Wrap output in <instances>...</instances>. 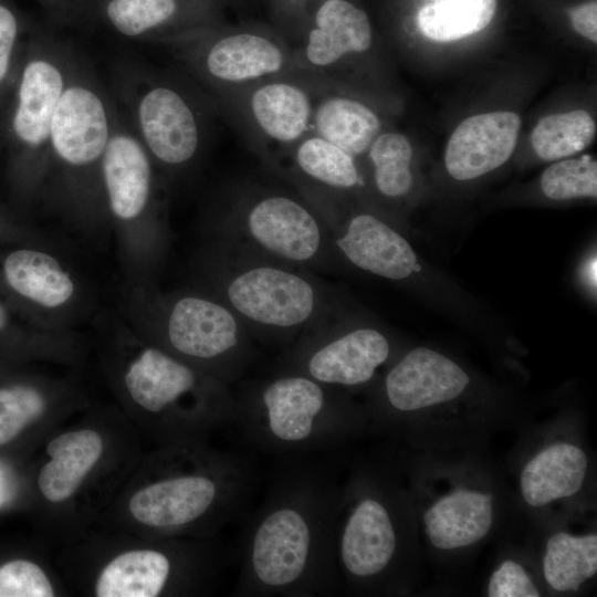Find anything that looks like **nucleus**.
Instances as JSON below:
<instances>
[{"mask_svg": "<svg viewBox=\"0 0 597 597\" xmlns=\"http://www.w3.org/2000/svg\"><path fill=\"white\" fill-rule=\"evenodd\" d=\"M45 399L35 388L15 385L0 388V446L12 441L45 410Z\"/></svg>", "mask_w": 597, "mask_h": 597, "instance_id": "nucleus-32", "label": "nucleus"}, {"mask_svg": "<svg viewBox=\"0 0 597 597\" xmlns=\"http://www.w3.org/2000/svg\"><path fill=\"white\" fill-rule=\"evenodd\" d=\"M596 266H597V262H596V256L591 258L590 261L588 262V265L586 268V276H587V281L589 283V285L594 289H596Z\"/></svg>", "mask_w": 597, "mask_h": 597, "instance_id": "nucleus-37", "label": "nucleus"}, {"mask_svg": "<svg viewBox=\"0 0 597 597\" xmlns=\"http://www.w3.org/2000/svg\"><path fill=\"white\" fill-rule=\"evenodd\" d=\"M389 355L390 344L381 331L343 329L332 314L294 342L274 374H298L337 389L354 388L369 383Z\"/></svg>", "mask_w": 597, "mask_h": 597, "instance_id": "nucleus-8", "label": "nucleus"}, {"mask_svg": "<svg viewBox=\"0 0 597 597\" xmlns=\"http://www.w3.org/2000/svg\"><path fill=\"white\" fill-rule=\"evenodd\" d=\"M130 127L149 156L177 168L191 163L203 140L201 112L180 85L161 77L134 76L124 90Z\"/></svg>", "mask_w": 597, "mask_h": 597, "instance_id": "nucleus-9", "label": "nucleus"}, {"mask_svg": "<svg viewBox=\"0 0 597 597\" xmlns=\"http://www.w3.org/2000/svg\"><path fill=\"white\" fill-rule=\"evenodd\" d=\"M172 561L157 549H134L113 558L101 572L98 597H156L172 575Z\"/></svg>", "mask_w": 597, "mask_h": 597, "instance_id": "nucleus-24", "label": "nucleus"}, {"mask_svg": "<svg viewBox=\"0 0 597 597\" xmlns=\"http://www.w3.org/2000/svg\"><path fill=\"white\" fill-rule=\"evenodd\" d=\"M214 0H91V19L118 35L163 42L214 24Z\"/></svg>", "mask_w": 597, "mask_h": 597, "instance_id": "nucleus-13", "label": "nucleus"}, {"mask_svg": "<svg viewBox=\"0 0 597 597\" xmlns=\"http://www.w3.org/2000/svg\"><path fill=\"white\" fill-rule=\"evenodd\" d=\"M496 0H438L417 14L421 33L436 42H451L474 34L489 25Z\"/></svg>", "mask_w": 597, "mask_h": 597, "instance_id": "nucleus-27", "label": "nucleus"}, {"mask_svg": "<svg viewBox=\"0 0 597 597\" xmlns=\"http://www.w3.org/2000/svg\"><path fill=\"white\" fill-rule=\"evenodd\" d=\"M29 34L28 24L15 7L9 0H0V123Z\"/></svg>", "mask_w": 597, "mask_h": 597, "instance_id": "nucleus-30", "label": "nucleus"}, {"mask_svg": "<svg viewBox=\"0 0 597 597\" xmlns=\"http://www.w3.org/2000/svg\"><path fill=\"white\" fill-rule=\"evenodd\" d=\"M2 272L15 293L45 307L66 303L74 292L69 274L44 252L30 249L12 251L3 260Z\"/></svg>", "mask_w": 597, "mask_h": 597, "instance_id": "nucleus-25", "label": "nucleus"}, {"mask_svg": "<svg viewBox=\"0 0 597 597\" xmlns=\"http://www.w3.org/2000/svg\"><path fill=\"white\" fill-rule=\"evenodd\" d=\"M470 383L467 373L444 355L418 347L386 374L384 392L388 406L411 412L453 400Z\"/></svg>", "mask_w": 597, "mask_h": 597, "instance_id": "nucleus-15", "label": "nucleus"}, {"mask_svg": "<svg viewBox=\"0 0 597 597\" xmlns=\"http://www.w3.org/2000/svg\"><path fill=\"white\" fill-rule=\"evenodd\" d=\"M568 15L574 29L593 42H597V2L588 1L569 9Z\"/></svg>", "mask_w": 597, "mask_h": 597, "instance_id": "nucleus-36", "label": "nucleus"}, {"mask_svg": "<svg viewBox=\"0 0 597 597\" xmlns=\"http://www.w3.org/2000/svg\"><path fill=\"white\" fill-rule=\"evenodd\" d=\"M51 457L38 476L42 495L51 503L69 500L77 491L103 453L101 434L91 429L64 432L46 447Z\"/></svg>", "mask_w": 597, "mask_h": 597, "instance_id": "nucleus-20", "label": "nucleus"}, {"mask_svg": "<svg viewBox=\"0 0 597 597\" xmlns=\"http://www.w3.org/2000/svg\"><path fill=\"white\" fill-rule=\"evenodd\" d=\"M234 93H240V108L256 135L281 154L311 133L315 93L307 84L281 75Z\"/></svg>", "mask_w": 597, "mask_h": 597, "instance_id": "nucleus-12", "label": "nucleus"}, {"mask_svg": "<svg viewBox=\"0 0 597 597\" xmlns=\"http://www.w3.org/2000/svg\"><path fill=\"white\" fill-rule=\"evenodd\" d=\"M221 300L252 338L294 343L334 313L327 286L306 269L228 247Z\"/></svg>", "mask_w": 597, "mask_h": 597, "instance_id": "nucleus-3", "label": "nucleus"}, {"mask_svg": "<svg viewBox=\"0 0 597 597\" xmlns=\"http://www.w3.org/2000/svg\"><path fill=\"white\" fill-rule=\"evenodd\" d=\"M521 118L513 112H491L464 119L452 133L444 164L457 180H472L502 166L512 155Z\"/></svg>", "mask_w": 597, "mask_h": 597, "instance_id": "nucleus-16", "label": "nucleus"}, {"mask_svg": "<svg viewBox=\"0 0 597 597\" xmlns=\"http://www.w3.org/2000/svg\"><path fill=\"white\" fill-rule=\"evenodd\" d=\"M338 499L339 492L323 468L294 467L279 475L247 521L234 596L335 593Z\"/></svg>", "mask_w": 597, "mask_h": 597, "instance_id": "nucleus-1", "label": "nucleus"}, {"mask_svg": "<svg viewBox=\"0 0 597 597\" xmlns=\"http://www.w3.org/2000/svg\"><path fill=\"white\" fill-rule=\"evenodd\" d=\"M188 70L222 98L261 81L284 75L294 55L261 30H220L214 24L163 41Z\"/></svg>", "mask_w": 597, "mask_h": 597, "instance_id": "nucleus-7", "label": "nucleus"}, {"mask_svg": "<svg viewBox=\"0 0 597 597\" xmlns=\"http://www.w3.org/2000/svg\"><path fill=\"white\" fill-rule=\"evenodd\" d=\"M76 62L64 43L46 34H29L0 123V140L22 181L50 157L53 115Z\"/></svg>", "mask_w": 597, "mask_h": 597, "instance_id": "nucleus-5", "label": "nucleus"}, {"mask_svg": "<svg viewBox=\"0 0 597 597\" xmlns=\"http://www.w3.org/2000/svg\"><path fill=\"white\" fill-rule=\"evenodd\" d=\"M8 324V313L6 307L0 303V332L6 328Z\"/></svg>", "mask_w": 597, "mask_h": 597, "instance_id": "nucleus-38", "label": "nucleus"}, {"mask_svg": "<svg viewBox=\"0 0 597 597\" xmlns=\"http://www.w3.org/2000/svg\"><path fill=\"white\" fill-rule=\"evenodd\" d=\"M492 502L490 493L463 489L441 498L423 515L431 544L453 549L482 540L493 523Z\"/></svg>", "mask_w": 597, "mask_h": 597, "instance_id": "nucleus-19", "label": "nucleus"}, {"mask_svg": "<svg viewBox=\"0 0 597 597\" xmlns=\"http://www.w3.org/2000/svg\"><path fill=\"white\" fill-rule=\"evenodd\" d=\"M254 470L242 454L212 455L207 465L164 476L139 489L128 509L140 524L176 532L193 525L220 526L244 517Z\"/></svg>", "mask_w": 597, "mask_h": 597, "instance_id": "nucleus-4", "label": "nucleus"}, {"mask_svg": "<svg viewBox=\"0 0 597 597\" xmlns=\"http://www.w3.org/2000/svg\"><path fill=\"white\" fill-rule=\"evenodd\" d=\"M541 188L552 200L597 197V164L589 157L562 160L547 167Z\"/></svg>", "mask_w": 597, "mask_h": 597, "instance_id": "nucleus-31", "label": "nucleus"}, {"mask_svg": "<svg viewBox=\"0 0 597 597\" xmlns=\"http://www.w3.org/2000/svg\"><path fill=\"white\" fill-rule=\"evenodd\" d=\"M596 134L593 117L583 109L544 116L531 134L536 155L543 160H555L584 150Z\"/></svg>", "mask_w": 597, "mask_h": 597, "instance_id": "nucleus-28", "label": "nucleus"}, {"mask_svg": "<svg viewBox=\"0 0 597 597\" xmlns=\"http://www.w3.org/2000/svg\"><path fill=\"white\" fill-rule=\"evenodd\" d=\"M234 396V425L249 443L269 453L327 450L353 425L341 389L298 374L244 384Z\"/></svg>", "mask_w": 597, "mask_h": 597, "instance_id": "nucleus-2", "label": "nucleus"}, {"mask_svg": "<svg viewBox=\"0 0 597 597\" xmlns=\"http://www.w3.org/2000/svg\"><path fill=\"white\" fill-rule=\"evenodd\" d=\"M587 470L586 453L572 443H554L533 457L524 467L520 485L522 496L531 506L576 494L583 486Z\"/></svg>", "mask_w": 597, "mask_h": 597, "instance_id": "nucleus-21", "label": "nucleus"}, {"mask_svg": "<svg viewBox=\"0 0 597 597\" xmlns=\"http://www.w3.org/2000/svg\"><path fill=\"white\" fill-rule=\"evenodd\" d=\"M227 247L297 268L327 269L334 248L326 220L307 197L251 190L227 219Z\"/></svg>", "mask_w": 597, "mask_h": 597, "instance_id": "nucleus-6", "label": "nucleus"}, {"mask_svg": "<svg viewBox=\"0 0 597 597\" xmlns=\"http://www.w3.org/2000/svg\"><path fill=\"white\" fill-rule=\"evenodd\" d=\"M335 254L362 271L400 281L420 270L410 243L378 217L360 212L327 223Z\"/></svg>", "mask_w": 597, "mask_h": 597, "instance_id": "nucleus-14", "label": "nucleus"}, {"mask_svg": "<svg viewBox=\"0 0 597 597\" xmlns=\"http://www.w3.org/2000/svg\"><path fill=\"white\" fill-rule=\"evenodd\" d=\"M348 512L335 520L337 569L353 580L383 576L397 554L398 536L391 512L374 493H362Z\"/></svg>", "mask_w": 597, "mask_h": 597, "instance_id": "nucleus-11", "label": "nucleus"}, {"mask_svg": "<svg viewBox=\"0 0 597 597\" xmlns=\"http://www.w3.org/2000/svg\"><path fill=\"white\" fill-rule=\"evenodd\" d=\"M289 169L308 193L349 190L364 185L355 157L310 133L290 151Z\"/></svg>", "mask_w": 597, "mask_h": 597, "instance_id": "nucleus-23", "label": "nucleus"}, {"mask_svg": "<svg viewBox=\"0 0 597 597\" xmlns=\"http://www.w3.org/2000/svg\"><path fill=\"white\" fill-rule=\"evenodd\" d=\"M380 128L379 117L364 103L327 91L315 94L311 133L352 156L367 153Z\"/></svg>", "mask_w": 597, "mask_h": 597, "instance_id": "nucleus-22", "label": "nucleus"}, {"mask_svg": "<svg viewBox=\"0 0 597 597\" xmlns=\"http://www.w3.org/2000/svg\"><path fill=\"white\" fill-rule=\"evenodd\" d=\"M54 589L43 569L27 559L0 566V597H52Z\"/></svg>", "mask_w": 597, "mask_h": 597, "instance_id": "nucleus-33", "label": "nucleus"}, {"mask_svg": "<svg viewBox=\"0 0 597 597\" xmlns=\"http://www.w3.org/2000/svg\"><path fill=\"white\" fill-rule=\"evenodd\" d=\"M489 597H538L540 591L525 569L514 561H505L492 574Z\"/></svg>", "mask_w": 597, "mask_h": 597, "instance_id": "nucleus-34", "label": "nucleus"}, {"mask_svg": "<svg viewBox=\"0 0 597 597\" xmlns=\"http://www.w3.org/2000/svg\"><path fill=\"white\" fill-rule=\"evenodd\" d=\"M59 24L77 25L91 19V0H36Z\"/></svg>", "mask_w": 597, "mask_h": 597, "instance_id": "nucleus-35", "label": "nucleus"}, {"mask_svg": "<svg viewBox=\"0 0 597 597\" xmlns=\"http://www.w3.org/2000/svg\"><path fill=\"white\" fill-rule=\"evenodd\" d=\"M166 336L174 352L210 366L211 375L228 384L241 378L254 356L248 329L219 298L179 297L169 310Z\"/></svg>", "mask_w": 597, "mask_h": 597, "instance_id": "nucleus-10", "label": "nucleus"}, {"mask_svg": "<svg viewBox=\"0 0 597 597\" xmlns=\"http://www.w3.org/2000/svg\"><path fill=\"white\" fill-rule=\"evenodd\" d=\"M101 177L116 218L129 221L146 211L153 186L151 157L121 116L103 157Z\"/></svg>", "mask_w": 597, "mask_h": 597, "instance_id": "nucleus-18", "label": "nucleus"}, {"mask_svg": "<svg viewBox=\"0 0 597 597\" xmlns=\"http://www.w3.org/2000/svg\"><path fill=\"white\" fill-rule=\"evenodd\" d=\"M377 190L387 198L405 196L412 186V147L406 136L379 134L367 150Z\"/></svg>", "mask_w": 597, "mask_h": 597, "instance_id": "nucleus-29", "label": "nucleus"}, {"mask_svg": "<svg viewBox=\"0 0 597 597\" xmlns=\"http://www.w3.org/2000/svg\"><path fill=\"white\" fill-rule=\"evenodd\" d=\"M547 584L557 591H577L597 573V535L574 536L559 532L551 536L543 558Z\"/></svg>", "mask_w": 597, "mask_h": 597, "instance_id": "nucleus-26", "label": "nucleus"}, {"mask_svg": "<svg viewBox=\"0 0 597 597\" xmlns=\"http://www.w3.org/2000/svg\"><path fill=\"white\" fill-rule=\"evenodd\" d=\"M371 27L366 12L348 0H322L294 66L326 74L346 56L369 50Z\"/></svg>", "mask_w": 597, "mask_h": 597, "instance_id": "nucleus-17", "label": "nucleus"}]
</instances>
